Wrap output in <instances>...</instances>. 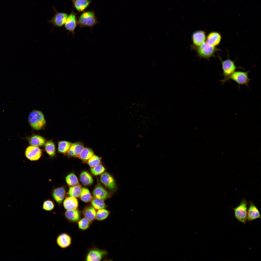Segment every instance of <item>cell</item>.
Here are the masks:
<instances>
[{
    "label": "cell",
    "instance_id": "1",
    "mask_svg": "<svg viewBox=\"0 0 261 261\" xmlns=\"http://www.w3.org/2000/svg\"><path fill=\"white\" fill-rule=\"evenodd\" d=\"M28 121L31 126L37 130L41 129L46 122L43 113L40 111L36 110H32L30 113Z\"/></svg>",
    "mask_w": 261,
    "mask_h": 261
},
{
    "label": "cell",
    "instance_id": "2",
    "mask_svg": "<svg viewBox=\"0 0 261 261\" xmlns=\"http://www.w3.org/2000/svg\"><path fill=\"white\" fill-rule=\"evenodd\" d=\"M197 55L201 58H204L209 60L211 57L214 56L217 49L215 46L211 45L204 42L198 46H194Z\"/></svg>",
    "mask_w": 261,
    "mask_h": 261
},
{
    "label": "cell",
    "instance_id": "3",
    "mask_svg": "<svg viewBox=\"0 0 261 261\" xmlns=\"http://www.w3.org/2000/svg\"><path fill=\"white\" fill-rule=\"evenodd\" d=\"M80 29L89 27L92 29L94 26L98 23L94 13L88 11L83 13L80 16L78 22Z\"/></svg>",
    "mask_w": 261,
    "mask_h": 261
},
{
    "label": "cell",
    "instance_id": "4",
    "mask_svg": "<svg viewBox=\"0 0 261 261\" xmlns=\"http://www.w3.org/2000/svg\"><path fill=\"white\" fill-rule=\"evenodd\" d=\"M233 210L235 217L239 222L246 224L247 220V203L243 199L239 205L235 208H232Z\"/></svg>",
    "mask_w": 261,
    "mask_h": 261
},
{
    "label": "cell",
    "instance_id": "5",
    "mask_svg": "<svg viewBox=\"0 0 261 261\" xmlns=\"http://www.w3.org/2000/svg\"><path fill=\"white\" fill-rule=\"evenodd\" d=\"M221 64L223 71L222 75L224 76V78L220 81L223 84L228 80L229 77L238 68L236 66L234 62L229 58L224 61L221 60Z\"/></svg>",
    "mask_w": 261,
    "mask_h": 261
},
{
    "label": "cell",
    "instance_id": "6",
    "mask_svg": "<svg viewBox=\"0 0 261 261\" xmlns=\"http://www.w3.org/2000/svg\"><path fill=\"white\" fill-rule=\"evenodd\" d=\"M53 8L55 12L54 16L50 20L47 21L55 27H61L64 25L67 19L68 15L66 13L58 12L54 7Z\"/></svg>",
    "mask_w": 261,
    "mask_h": 261
},
{
    "label": "cell",
    "instance_id": "7",
    "mask_svg": "<svg viewBox=\"0 0 261 261\" xmlns=\"http://www.w3.org/2000/svg\"><path fill=\"white\" fill-rule=\"evenodd\" d=\"M249 72V71L246 72L235 71L229 77L228 80L230 79L235 81L238 84L239 87L240 85H244L248 86L249 82L251 80L248 75Z\"/></svg>",
    "mask_w": 261,
    "mask_h": 261
},
{
    "label": "cell",
    "instance_id": "8",
    "mask_svg": "<svg viewBox=\"0 0 261 261\" xmlns=\"http://www.w3.org/2000/svg\"><path fill=\"white\" fill-rule=\"evenodd\" d=\"M42 153V151L39 148L33 146H28L25 153L27 158L31 161L38 160L41 157Z\"/></svg>",
    "mask_w": 261,
    "mask_h": 261
},
{
    "label": "cell",
    "instance_id": "9",
    "mask_svg": "<svg viewBox=\"0 0 261 261\" xmlns=\"http://www.w3.org/2000/svg\"><path fill=\"white\" fill-rule=\"evenodd\" d=\"M102 183L110 190L115 191L116 190V185L112 176L109 174L105 172L102 174L100 177Z\"/></svg>",
    "mask_w": 261,
    "mask_h": 261
},
{
    "label": "cell",
    "instance_id": "10",
    "mask_svg": "<svg viewBox=\"0 0 261 261\" xmlns=\"http://www.w3.org/2000/svg\"><path fill=\"white\" fill-rule=\"evenodd\" d=\"M77 24L76 14L72 11L68 16L64 24L65 28L66 30L71 32L74 35Z\"/></svg>",
    "mask_w": 261,
    "mask_h": 261
},
{
    "label": "cell",
    "instance_id": "11",
    "mask_svg": "<svg viewBox=\"0 0 261 261\" xmlns=\"http://www.w3.org/2000/svg\"><path fill=\"white\" fill-rule=\"evenodd\" d=\"M261 214L258 208L252 202L250 203L247 213V220L251 221L261 219Z\"/></svg>",
    "mask_w": 261,
    "mask_h": 261
},
{
    "label": "cell",
    "instance_id": "12",
    "mask_svg": "<svg viewBox=\"0 0 261 261\" xmlns=\"http://www.w3.org/2000/svg\"><path fill=\"white\" fill-rule=\"evenodd\" d=\"M71 237L67 234L62 233L59 234L56 239V242L58 246L62 248L69 246L71 243Z\"/></svg>",
    "mask_w": 261,
    "mask_h": 261
},
{
    "label": "cell",
    "instance_id": "13",
    "mask_svg": "<svg viewBox=\"0 0 261 261\" xmlns=\"http://www.w3.org/2000/svg\"><path fill=\"white\" fill-rule=\"evenodd\" d=\"M206 38L205 33L203 31H196L193 33L192 38L193 44L195 46H198L205 42Z\"/></svg>",
    "mask_w": 261,
    "mask_h": 261
},
{
    "label": "cell",
    "instance_id": "14",
    "mask_svg": "<svg viewBox=\"0 0 261 261\" xmlns=\"http://www.w3.org/2000/svg\"><path fill=\"white\" fill-rule=\"evenodd\" d=\"M106 253V252L105 251L96 249L92 250L88 254L86 260L100 261Z\"/></svg>",
    "mask_w": 261,
    "mask_h": 261
},
{
    "label": "cell",
    "instance_id": "15",
    "mask_svg": "<svg viewBox=\"0 0 261 261\" xmlns=\"http://www.w3.org/2000/svg\"><path fill=\"white\" fill-rule=\"evenodd\" d=\"M221 39V35L219 33L212 31L207 36L206 42L211 45L215 46L219 44Z\"/></svg>",
    "mask_w": 261,
    "mask_h": 261
},
{
    "label": "cell",
    "instance_id": "16",
    "mask_svg": "<svg viewBox=\"0 0 261 261\" xmlns=\"http://www.w3.org/2000/svg\"><path fill=\"white\" fill-rule=\"evenodd\" d=\"M63 204L65 208L67 210H76L78 206L77 199L71 196L66 198L64 201Z\"/></svg>",
    "mask_w": 261,
    "mask_h": 261
},
{
    "label": "cell",
    "instance_id": "17",
    "mask_svg": "<svg viewBox=\"0 0 261 261\" xmlns=\"http://www.w3.org/2000/svg\"><path fill=\"white\" fill-rule=\"evenodd\" d=\"M93 194L95 198L103 200L106 199L109 196V193L102 186L98 185L95 188L93 192Z\"/></svg>",
    "mask_w": 261,
    "mask_h": 261
},
{
    "label": "cell",
    "instance_id": "18",
    "mask_svg": "<svg viewBox=\"0 0 261 261\" xmlns=\"http://www.w3.org/2000/svg\"><path fill=\"white\" fill-rule=\"evenodd\" d=\"M74 8L79 12L86 9L89 5L91 1L89 0H71Z\"/></svg>",
    "mask_w": 261,
    "mask_h": 261
},
{
    "label": "cell",
    "instance_id": "19",
    "mask_svg": "<svg viewBox=\"0 0 261 261\" xmlns=\"http://www.w3.org/2000/svg\"><path fill=\"white\" fill-rule=\"evenodd\" d=\"M64 216L68 221L72 222L77 221L80 217L79 213L76 209L67 210L65 212Z\"/></svg>",
    "mask_w": 261,
    "mask_h": 261
},
{
    "label": "cell",
    "instance_id": "20",
    "mask_svg": "<svg viewBox=\"0 0 261 261\" xmlns=\"http://www.w3.org/2000/svg\"><path fill=\"white\" fill-rule=\"evenodd\" d=\"M65 193V191L63 188H58L53 191V197L57 202L59 203H61L63 200Z\"/></svg>",
    "mask_w": 261,
    "mask_h": 261
},
{
    "label": "cell",
    "instance_id": "21",
    "mask_svg": "<svg viewBox=\"0 0 261 261\" xmlns=\"http://www.w3.org/2000/svg\"><path fill=\"white\" fill-rule=\"evenodd\" d=\"M96 213L95 208L92 207L86 208L83 211L84 216L90 222L92 221L95 218Z\"/></svg>",
    "mask_w": 261,
    "mask_h": 261
},
{
    "label": "cell",
    "instance_id": "22",
    "mask_svg": "<svg viewBox=\"0 0 261 261\" xmlns=\"http://www.w3.org/2000/svg\"><path fill=\"white\" fill-rule=\"evenodd\" d=\"M45 141V140L44 138L38 135H34L29 139V143L31 145L37 147L43 145Z\"/></svg>",
    "mask_w": 261,
    "mask_h": 261
},
{
    "label": "cell",
    "instance_id": "23",
    "mask_svg": "<svg viewBox=\"0 0 261 261\" xmlns=\"http://www.w3.org/2000/svg\"><path fill=\"white\" fill-rule=\"evenodd\" d=\"M94 155L93 150L88 148H84L77 157L82 160L86 161Z\"/></svg>",
    "mask_w": 261,
    "mask_h": 261
},
{
    "label": "cell",
    "instance_id": "24",
    "mask_svg": "<svg viewBox=\"0 0 261 261\" xmlns=\"http://www.w3.org/2000/svg\"><path fill=\"white\" fill-rule=\"evenodd\" d=\"M80 178L81 183L84 186L90 185L93 183L92 178L89 173L86 171H83L81 173Z\"/></svg>",
    "mask_w": 261,
    "mask_h": 261
},
{
    "label": "cell",
    "instance_id": "25",
    "mask_svg": "<svg viewBox=\"0 0 261 261\" xmlns=\"http://www.w3.org/2000/svg\"><path fill=\"white\" fill-rule=\"evenodd\" d=\"M72 144L66 141H61L58 142V150L60 153L66 154L70 148Z\"/></svg>",
    "mask_w": 261,
    "mask_h": 261
},
{
    "label": "cell",
    "instance_id": "26",
    "mask_svg": "<svg viewBox=\"0 0 261 261\" xmlns=\"http://www.w3.org/2000/svg\"><path fill=\"white\" fill-rule=\"evenodd\" d=\"M84 148V145L82 143L77 142L72 144L70 149L73 152L74 157H77Z\"/></svg>",
    "mask_w": 261,
    "mask_h": 261
},
{
    "label": "cell",
    "instance_id": "27",
    "mask_svg": "<svg viewBox=\"0 0 261 261\" xmlns=\"http://www.w3.org/2000/svg\"><path fill=\"white\" fill-rule=\"evenodd\" d=\"M82 188L79 184L72 187L69 188V194L70 196L74 197H79L80 196Z\"/></svg>",
    "mask_w": 261,
    "mask_h": 261
},
{
    "label": "cell",
    "instance_id": "28",
    "mask_svg": "<svg viewBox=\"0 0 261 261\" xmlns=\"http://www.w3.org/2000/svg\"><path fill=\"white\" fill-rule=\"evenodd\" d=\"M45 148L46 152L50 156H53L55 155V145L52 141H47L45 144Z\"/></svg>",
    "mask_w": 261,
    "mask_h": 261
},
{
    "label": "cell",
    "instance_id": "29",
    "mask_svg": "<svg viewBox=\"0 0 261 261\" xmlns=\"http://www.w3.org/2000/svg\"><path fill=\"white\" fill-rule=\"evenodd\" d=\"M66 182L69 186L72 187L79 185V181L76 175L73 173L68 174L65 178Z\"/></svg>",
    "mask_w": 261,
    "mask_h": 261
},
{
    "label": "cell",
    "instance_id": "30",
    "mask_svg": "<svg viewBox=\"0 0 261 261\" xmlns=\"http://www.w3.org/2000/svg\"><path fill=\"white\" fill-rule=\"evenodd\" d=\"M91 203L93 207L97 210L103 209L106 205L103 199L95 198L92 201Z\"/></svg>",
    "mask_w": 261,
    "mask_h": 261
},
{
    "label": "cell",
    "instance_id": "31",
    "mask_svg": "<svg viewBox=\"0 0 261 261\" xmlns=\"http://www.w3.org/2000/svg\"><path fill=\"white\" fill-rule=\"evenodd\" d=\"M80 196L81 199L86 202H89L92 199V197L89 190L85 188H82Z\"/></svg>",
    "mask_w": 261,
    "mask_h": 261
},
{
    "label": "cell",
    "instance_id": "32",
    "mask_svg": "<svg viewBox=\"0 0 261 261\" xmlns=\"http://www.w3.org/2000/svg\"><path fill=\"white\" fill-rule=\"evenodd\" d=\"M110 212L108 210L103 209L99 210L96 213L95 218L97 220H103L107 218Z\"/></svg>",
    "mask_w": 261,
    "mask_h": 261
},
{
    "label": "cell",
    "instance_id": "33",
    "mask_svg": "<svg viewBox=\"0 0 261 261\" xmlns=\"http://www.w3.org/2000/svg\"><path fill=\"white\" fill-rule=\"evenodd\" d=\"M100 158L98 156L94 155L89 159L87 161V163L91 167H95L101 163Z\"/></svg>",
    "mask_w": 261,
    "mask_h": 261
},
{
    "label": "cell",
    "instance_id": "34",
    "mask_svg": "<svg viewBox=\"0 0 261 261\" xmlns=\"http://www.w3.org/2000/svg\"><path fill=\"white\" fill-rule=\"evenodd\" d=\"M91 170L93 174L95 175H97L102 174L105 171V169L102 164H100L91 167Z\"/></svg>",
    "mask_w": 261,
    "mask_h": 261
},
{
    "label": "cell",
    "instance_id": "35",
    "mask_svg": "<svg viewBox=\"0 0 261 261\" xmlns=\"http://www.w3.org/2000/svg\"><path fill=\"white\" fill-rule=\"evenodd\" d=\"M90 222L86 218H83L78 222V225L79 228L82 230H85L87 229L89 226Z\"/></svg>",
    "mask_w": 261,
    "mask_h": 261
},
{
    "label": "cell",
    "instance_id": "36",
    "mask_svg": "<svg viewBox=\"0 0 261 261\" xmlns=\"http://www.w3.org/2000/svg\"><path fill=\"white\" fill-rule=\"evenodd\" d=\"M54 207V205L53 202L51 200H47L44 202L43 208L45 210L50 211L52 210Z\"/></svg>",
    "mask_w": 261,
    "mask_h": 261
}]
</instances>
